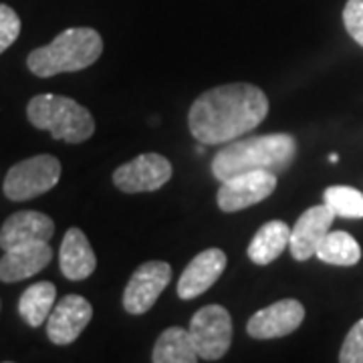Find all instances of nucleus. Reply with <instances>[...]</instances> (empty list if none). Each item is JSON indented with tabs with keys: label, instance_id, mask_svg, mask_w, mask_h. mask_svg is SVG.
I'll return each mask as SVG.
<instances>
[{
	"label": "nucleus",
	"instance_id": "25",
	"mask_svg": "<svg viewBox=\"0 0 363 363\" xmlns=\"http://www.w3.org/2000/svg\"><path fill=\"white\" fill-rule=\"evenodd\" d=\"M329 160H331V162L335 164V162H337V160H339V156H337V154H331V156H329Z\"/></svg>",
	"mask_w": 363,
	"mask_h": 363
},
{
	"label": "nucleus",
	"instance_id": "5",
	"mask_svg": "<svg viewBox=\"0 0 363 363\" xmlns=\"http://www.w3.org/2000/svg\"><path fill=\"white\" fill-rule=\"evenodd\" d=\"M59 178H61V162L55 156L40 154L23 160L9 169L2 188L9 200L25 202L40 194H47L57 186Z\"/></svg>",
	"mask_w": 363,
	"mask_h": 363
},
{
	"label": "nucleus",
	"instance_id": "19",
	"mask_svg": "<svg viewBox=\"0 0 363 363\" xmlns=\"http://www.w3.org/2000/svg\"><path fill=\"white\" fill-rule=\"evenodd\" d=\"M57 298V289L49 281H40L26 289L18 301V315L30 327H40L47 323Z\"/></svg>",
	"mask_w": 363,
	"mask_h": 363
},
{
	"label": "nucleus",
	"instance_id": "11",
	"mask_svg": "<svg viewBox=\"0 0 363 363\" xmlns=\"http://www.w3.org/2000/svg\"><path fill=\"white\" fill-rule=\"evenodd\" d=\"M93 317V307L81 295H67L55 307L47 319V335L55 345H69L85 331Z\"/></svg>",
	"mask_w": 363,
	"mask_h": 363
},
{
	"label": "nucleus",
	"instance_id": "23",
	"mask_svg": "<svg viewBox=\"0 0 363 363\" xmlns=\"http://www.w3.org/2000/svg\"><path fill=\"white\" fill-rule=\"evenodd\" d=\"M341 363H363V319L351 327L339 351Z\"/></svg>",
	"mask_w": 363,
	"mask_h": 363
},
{
	"label": "nucleus",
	"instance_id": "17",
	"mask_svg": "<svg viewBox=\"0 0 363 363\" xmlns=\"http://www.w3.org/2000/svg\"><path fill=\"white\" fill-rule=\"evenodd\" d=\"M291 242V228L283 220H271L262 224L248 245V259L255 264H271L279 259Z\"/></svg>",
	"mask_w": 363,
	"mask_h": 363
},
{
	"label": "nucleus",
	"instance_id": "6",
	"mask_svg": "<svg viewBox=\"0 0 363 363\" xmlns=\"http://www.w3.org/2000/svg\"><path fill=\"white\" fill-rule=\"evenodd\" d=\"M188 331L200 359L218 362L233 343V317L222 305H206L196 311Z\"/></svg>",
	"mask_w": 363,
	"mask_h": 363
},
{
	"label": "nucleus",
	"instance_id": "9",
	"mask_svg": "<svg viewBox=\"0 0 363 363\" xmlns=\"http://www.w3.org/2000/svg\"><path fill=\"white\" fill-rule=\"evenodd\" d=\"M172 178V164L160 154H142L113 172V184L125 194L154 192Z\"/></svg>",
	"mask_w": 363,
	"mask_h": 363
},
{
	"label": "nucleus",
	"instance_id": "22",
	"mask_svg": "<svg viewBox=\"0 0 363 363\" xmlns=\"http://www.w3.org/2000/svg\"><path fill=\"white\" fill-rule=\"evenodd\" d=\"M21 35V18L9 4H0V55Z\"/></svg>",
	"mask_w": 363,
	"mask_h": 363
},
{
	"label": "nucleus",
	"instance_id": "10",
	"mask_svg": "<svg viewBox=\"0 0 363 363\" xmlns=\"http://www.w3.org/2000/svg\"><path fill=\"white\" fill-rule=\"evenodd\" d=\"M305 319V307L295 298H283L257 311L248 319L247 331L255 339L285 337L297 331Z\"/></svg>",
	"mask_w": 363,
	"mask_h": 363
},
{
	"label": "nucleus",
	"instance_id": "7",
	"mask_svg": "<svg viewBox=\"0 0 363 363\" xmlns=\"http://www.w3.org/2000/svg\"><path fill=\"white\" fill-rule=\"evenodd\" d=\"M277 174L269 169H255L230 176L222 182L218 190V206L222 212H238L248 206H255L277 190Z\"/></svg>",
	"mask_w": 363,
	"mask_h": 363
},
{
	"label": "nucleus",
	"instance_id": "3",
	"mask_svg": "<svg viewBox=\"0 0 363 363\" xmlns=\"http://www.w3.org/2000/svg\"><path fill=\"white\" fill-rule=\"evenodd\" d=\"M104 52L101 35L89 26L67 28L57 39L28 55L26 65L37 77H55L91 67Z\"/></svg>",
	"mask_w": 363,
	"mask_h": 363
},
{
	"label": "nucleus",
	"instance_id": "13",
	"mask_svg": "<svg viewBox=\"0 0 363 363\" xmlns=\"http://www.w3.org/2000/svg\"><path fill=\"white\" fill-rule=\"evenodd\" d=\"M55 234V222L35 210H25L9 216L0 228V248L11 250L33 242H49Z\"/></svg>",
	"mask_w": 363,
	"mask_h": 363
},
{
	"label": "nucleus",
	"instance_id": "21",
	"mask_svg": "<svg viewBox=\"0 0 363 363\" xmlns=\"http://www.w3.org/2000/svg\"><path fill=\"white\" fill-rule=\"evenodd\" d=\"M323 202L341 218H363V194L351 186L327 188Z\"/></svg>",
	"mask_w": 363,
	"mask_h": 363
},
{
	"label": "nucleus",
	"instance_id": "16",
	"mask_svg": "<svg viewBox=\"0 0 363 363\" xmlns=\"http://www.w3.org/2000/svg\"><path fill=\"white\" fill-rule=\"evenodd\" d=\"M59 264L69 281H83L93 274L97 267V257L91 248L87 234L81 228H69L65 233L59 252Z\"/></svg>",
	"mask_w": 363,
	"mask_h": 363
},
{
	"label": "nucleus",
	"instance_id": "18",
	"mask_svg": "<svg viewBox=\"0 0 363 363\" xmlns=\"http://www.w3.org/2000/svg\"><path fill=\"white\" fill-rule=\"evenodd\" d=\"M200 359L194 347V341L190 337L188 329L182 327H169L154 345V363H196Z\"/></svg>",
	"mask_w": 363,
	"mask_h": 363
},
{
	"label": "nucleus",
	"instance_id": "24",
	"mask_svg": "<svg viewBox=\"0 0 363 363\" xmlns=\"http://www.w3.org/2000/svg\"><path fill=\"white\" fill-rule=\"evenodd\" d=\"M343 25L351 39L363 47V0H347L343 9Z\"/></svg>",
	"mask_w": 363,
	"mask_h": 363
},
{
	"label": "nucleus",
	"instance_id": "15",
	"mask_svg": "<svg viewBox=\"0 0 363 363\" xmlns=\"http://www.w3.org/2000/svg\"><path fill=\"white\" fill-rule=\"evenodd\" d=\"M52 259V248L49 242H33L25 247L4 250L0 259V281L18 283L40 272Z\"/></svg>",
	"mask_w": 363,
	"mask_h": 363
},
{
	"label": "nucleus",
	"instance_id": "4",
	"mask_svg": "<svg viewBox=\"0 0 363 363\" xmlns=\"http://www.w3.org/2000/svg\"><path fill=\"white\" fill-rule=\"evenodd\" d=\"M26 117L37 130L49 131L52 140L83 143L95 133V119L87 107L65 95L43 93L28 101Z\"/></svg>",
	"mask_w": 363,
	"mask_h": 363
},
{
	"label": "nucleus",
	"instance_id": "14",
	"mask_svg": "<svg viewBox=\"0 0 363 363\" xmlns=\"http://www.w3.org/2000/svg\"><path fill=\"white\" fill-rule=\"evenodd\" d=\"M226 269V255L220 248H208L190 260L178 281V297L184 301L200 297L214 285Z\"/></svg>",
	"mask_w": 363,
	"mask_h": 363
},
{
	"label": "nucleus",
	"instance_id": "20",
	"mask_svg": "<svg viewBox=\"0 0 363 363\" xmlns=\"http://www.w3.org/2000/svg\"><path fill=\"white\" fill-rule=\"evenodd\" d=\"M315 257L327 264L353 267L362 260V247L350 233L335 230V233H327Z\"/></svg>",
	"mask_w": 363,
	"mask_h": 363
},
{
	"label": "nucleus",
	"instance_id": "2",
	"mask_svg": "<svg viewBox=\"0 0 363 363\" xmlns=\"http://www.w3.org/2000/svg\"><path fill=\"white\" fill-rule=\"evenodd\" d=\"M297 156V142L289 133H269L230 142L212 160V174L216 180L230 176L269 169L274 174L285 172Z\"/></svg>",
	"mask_w": 363,
	"mask_h": 363
},
{
	"label": "nucleus",
	"instance_id": "12",
	"mask_svg": "<svg viewBox=\"0 0 363 363\" xmlns=\"http://www.w3.org/2000/svg\"><path fill=\"white\" fill-rule=\"evenodd\" d=\"M335 212L327 204L321 206H313L309 210H305L301 216H298L297 224L293 226L291 230V255L293 259L297 260H309L311 257L317 255V248L321 245L331 224L335 220Z\"/></svg>",
	"mask_w": 363,
	"mask_h": 363
},
{
	"label": "nucleus",
	"instance_id": "8",
	"mask_svg": "<svg viewBox=\"0 0 363 363\" xmlns=\"http://www.w3.org/2000/svg\"><path fill=\"white\" fill-rule=\"evenodd\" d=\"M172 281V267L164 260H147L131 274L123 291V307L131 315L147 313Z\"/></svg>",
	"mask_w": 363,
	"mask_h": 363
},
{
	"label": "nucleus",
	"instance_id": "1",
	"mask_svg": "<svg viewBox=\"0 0 363 363\" xmlns=\"http://www.w3.org/2000/svg\"><path fill=\"white\" fill-rule=\"evenodd\" d=\"M269 113L264 91L250 83L212 87L196 99L188 125L196 140L206 145L230 143L257 130Z\"/></svg>",
	"mask_w": 363,
	"mask_h": 363
}]
</instances>
